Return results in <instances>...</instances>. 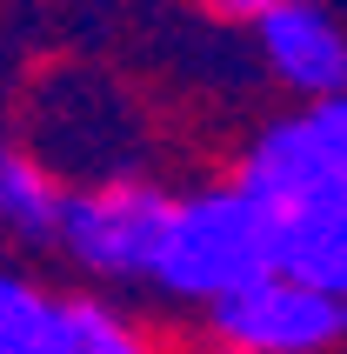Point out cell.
Segmentation results:
<instances>
[{
    "label": "cell",
    "mask_w": 347,
    "mask_h": 354,
    "mask_svg": "<svg viewBox=\"0 0 347 354\" xmlns=\"http://www.w3.org/2000/svg\"><path fill=\"white\" fill-rule=\"evenodd\" d=\"M174 194L154 180L114 174V180H87V187H67V207H60V248L87 268V274L107 281H147L160 254V234H167Z\"/></svg>",
    "instance_id": "cell-2"
},
{
    "label": "cell",
    "mask_w": 347,
    "mask_h": 354,
    "mask_svg": "<svg viewBox=\"0 0 347 354\" xmlns=\"http://www.w3.org/2000/svg\"><path fill=\"white\" fill-rule=\"evenodd\" d=\"M214 341L234 354H328L347 341V308L288 274H268L214 308Z\"/></svg>",
    "instance_id": "cell-3"
},
{
    "label": "cell",
    "mask_w": 347,
    "mask_h": 354,
    "mask_svg": "<svg viewBox=\"0 0 347 354\" xmlns=\"http://www.w3.org/2000/svg\"><path fill=\"white\" fill-rule=\"evenodd\" d=\"M274 274V214L254 207L234 180L221 187H194V194H174L167 234H160L154 254V288H167L174 301H234L241 288Z\"/></svg>",
    "instance_id": "cell-1"
},
{
    "label": "cell",
    "mask_w": 347,
    "mask_h": 354,
    "mask_svg": "<svg viewBox=\"0 0 347 354\" xmlns=\"http://www.w3.org/2000/svg\"><path fill=\"white\" fill-rule=\"evenodd\" d=\"M274 274L347 308V194H328L301 214L274 221Z\"/></svg>",
    "instance_id": "cell-5"
},
{
    "label": "cell",
    "mask_w": 347,
    "mask_h": 354,
    "mask_svg": "<svg viewBox=\"0 0 347 354\" xmlns=\"http://www.w3.org/2000/svg\"><path fill=\"white\" fill-rule=\"evenodd\" d=\"M67 187L34 147H0V227L20 241H54Z\"/></svg>",
    "instance_id": "cell-6"
},
{
    "label": "cell",
    "mask_w": 347,
    "mask_h": 354,
    "mask_svg": "<svg viewBox=\"0 0 347 354\" xmlns=\"http://www.w3.org/2000/svg\"><path fill=\"white\" fill-rule=\"evenodd\" d=\"M60 315L67 301L20 274H0V354H60Z\"/></svg>",
    "instance_id": "cell-7"
},
{
    "label": "cell",
    "mask_w": 347,
    "mask_h": 354,
    "mask_svg": "<svg viewBox=\"0 0 347 354\" xmlns=\"http://www.w3.org/2000/svg\"><path fill=\"white\" fill-rule=\"evenodd\" d=\"M221 354H234V348H221Z\"/></svg>",
    "instance_id": "cell-11"
},
{
    "label": "cell",
    "mask_w": 347,
    "mask_h": 354,
    "mask_svg": "<svg viewBox=\"0 0 347 354\" xmlns=\"http://www.w3.org/2000/svg\"><path fill=\"white\" fill-rule=\"evenodd\" d=\"M200 7H214L221 20H254V27H261V20H268L281 0H200Z\"/></svg>",
    "instance_id": "cell-10"
},
{
    "label": "cell",
    "mask_w": 347,
    "mask_h": 354,
    "mask_svg": "<svg viewBox=\"0 0 347 354\" xmlns=\"http://www.w3.org/2000/svg\"><path fill=\"white\" fill-rule=\"evenodd\" d=\"M308 127H314V140H321V154H328V174L347 187V94L314 100V107H308Z\"/></svg>",
    "instance_id": "cell-9"
},
{
    "label": "cell",
    "mask_w": 347,
    "mask_h": 354,
    "mask_svg": "<svg viewBox=\"0 0 347 354\" xmlns=\"http://www.w3.org/2000/svg\"><path fill=\"white\" fill-rule=\"evenodd\" d=\"M261 54H268L274 80L294 87V94H308V100L347 94V27L314 0H281L261 20Z\"/></svg>",
    "instance_id": "cell-4"
},
{
    "label": "cell",
    "mask_w": 347,
    "mask_h": 354,
    "mask_svg": "<svg viewBox=\"0 0 347 354\" xmlns=\"http://www.w3.org/2000/svg\"><path fill=\"white\" fill-rule=\"evenodd\" d=\"M60 354H154L147 341L100 301H67L60 315Z\"/></svg>",
    "instance_id": "cell-8"
}]
</instances>
